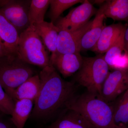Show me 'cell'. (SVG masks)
<instances>
[{"mask_svg":"<svg viewBox=\"0 0 128 128\" xmlns=\"http://www.w3.org/2000/svg\"><path fill=\"white\" fill-rule=\"evenodd\" d=\"M82 60L80 53H57L55 57L50 60V64L65 78L75 74L80 70Z\"/></svg>","mask_w":128,"mask_h":128,"instance_id":"cell-10","label":"cell"},{"mask_svg":"<svg viewBox=\"0 0 128 128\" xmlns=\"http://www.w3.org/2000/svg\"><path fill=\"white\" fill-rule=\"evenodd\" d=\"M93 2L96 4H100L102 5L104 3H105L106 1L105 0H94Z\"/></svg>","mask_w":128,"mask_h":128,"instance_id":"cell-27","label":"cell"},{"mask_svg":"<svg viewBox=\"0 0 128 128\" xmlns=\"http://www.w3.org/2000/svg\"><path fill=\"white\" fill-rule=\"evenodd\" d=\"M39 76L40 90L30 117L45 122L54 120L66 110V104L76 94L77 85L63 79L50 64Z\"/></svg>","mask_w":128,"mask_h":128,"instance_id":"cell-1","label":"cell"},{"mask_svg":"<svg viewBox=\"0 0 128 128\" xmlns=\"http://www.w3.org/2000/svg\"><path fill=\"white\" fill-rule=\"evenodd\" d=\"M125 26L121 23L105 26L92 51L99 54L106 53L119 38Z\"/></svg>","mask_w":128,"mask_h":128,"instance_id":"cell-14","label":"cell"},{"mask_svg":"<svg viewBox=\"0 0 128 128\" xmlns=\"http://www.w3.org/2000/svg\"><path fill=\"white\" fill-rule=\"evenodd\" d=\"M110 104L115 126H126L128 124V89Z\"/></svg>","mask_w":128,"mask_h":128,"instance_id":"cell-19","label":"cell"},{"mask_svg":"<svg viewBox=\"0 0 128 128\" xmlns=\"http://www.w3.org/2000/svg\"><path fill=\"white\" fill-rule=\"evenodd\" d=\"M15 102L6 92L0 82V112L5 115H11Z\"/></svg>","mask_w":128,"mask_h":128,"instance_id":"cell-23","label":"cell"},{"mask_svg":"<svg viewBox=\"0 0 128 128\" xmlns=\"http://www.w3.org/2000/svg\"><path fill=\"white\" fill-rule=\"evenodd\" d=\"M14 102L11 121L16 128H24L32 111L34 102L28 99H22Z\"/></svg>","mask_w":128,"mask_h":128,"instance_id":"cell-17","label":"cell"},{"mask_svg":"<svg viewBox=\"0 0 128 128\" xmlns=\"http://www.w3.org/2000/svg\"><path fill=\"white\" fill-rule=\"evenodd\" d=\"M41 82L39 75H34L8 93L14 102L22 99L34 101L39 94Z\"/></svg>","mask_w":128,"mask_h":128,"instance_id":"cell-16","label":"cell"},{"mask_svg":"<svg viewBox=\"0 0 128 128\" xmlns=\"http://www.w3.org/2000/svg\"><path fill=\"white\" fill-rule=\"evenodd\" d=\"M115 128H126V126H116Z\"/></svg>","mask_w":128,"mask_h":128,"instance_id":"cell-28","label":"cell"},{"mask_svg":"<svg viewBox=\"0 0 128 128\" xmlns=\"http://www.w3.org/2000/svg\"><path fill=\"white\" fill-rule=\"evenodd\" d=\"M97 10L89 1L84 0L80 5L72 9L64 17H60L54 24L60 30L74 31L86 25Z\"/></svg>","mask_w":128,"mask_h":128,"instance_id":"cell-6","label":"cell"},{"mask_svg":"<svg viewBox=\"0 0 128 128\" xmlns=\"http://www.w3.org/2000/svg\"><path fill=\"white\" fill-rule=\"evenodd\" d=\"M2 114V113H1V112H0V114Z\"/></svg>","mask_w":128,"mask_h":128,"instance_id":"cell-29","label":"cell"},{"mask_svg":"<svg viewBox=\"0 0 128 128\" xmlns=\"http://www.w3.org/2000/svg\"><path fill=\"white\" fill-rule=\"evenodd\" d=\"M104 14L114 20L128 21V0L106 1Z\"/></svg>","mask_w":128,"mask_h":128,"instance_id":"cell-18","label":"cell"},{"mask_svg":"<svg viewBox=\"0 0 128 128\" xmlns=\"http://www.w3.org/2000/svg\"><path fill=\"white\" fill-rule=\"evenodd\" d=\"M32 0H6L0 7V12L19 34L30 26L28 12Z\"/></svg>","mask_w":128,"mask_h":128,"instance_id":"cell-7","label":"cell"},{"mask_svg":"<svg viewBox=\"0 0 128 128\" xmlns=\"http://www.w3.org/2000/svg\"><path fill=\"white\" fill-rule=\"evenodd\" d=\"M50 0H32L31 1L28 16L30 25L43 22L44 16L50 6Z\"/></svg>","mask_w":128,"mask_h":128,"instance_id":"cell-20","label":"cell"},{"mask_svg":"<svg viewBox=\"0 0 128 128\" xmlns=\"http://www.w3.org/2000/svg\"><path fill=\"white\" fill-rule=\"evenodd\" d=\"M128 89V70H113L104 83L101 98L110 104Z\"/></svg>","mask_w":128,"mask_h":128,"instance_id":"cell-8","label":"cell"},{"mask_svg":"<svg viewBox=\"0 0 128 128\" xmlns=\"http://www.w3.org/2000/svg\"><path fill=\"white\" fill-rule=\"evenodd\" d=\"M48 128H96L78 112L66 109Z\"/></svg>","mask_w":128,"mask_h":128,"instance_id":"cell-12","label":"cell"},{"mask_svg":"<svg viewBox=\"0 0 128 128\" xmlns=\"http://www.w3.org/2000/svg\"><path fill=\"white\" fill-rule=\"evenodd\" d=\"M83 2L82 0H50L48 17L51 22L54 24L64 12L74 5L82 3Z\"/></svg>","mask_w":128,"mask_h":128,"instance_id":"cell-22","label":"cell"},{"mask_svg":"<svg viewBox=\"0 0 128 128\" xmlns=\"http://www.w3.org/2000/svg\"><path fill=\"white\" fill-rule=\"evenodd\" d=\"M82 58V66L75 74L73 82L101 98L102 86L110 72L109 66L101 54Z\"/></svg>","mask_w":128,"mask_h":128,"instance_id":"cell-3","label":"cell"},{"mask_svg":"<svg viewBox=\"0 0 128 128\" xmlns=\"http://www.w3.org/2000/svg\"><path fill=\"white\" fill-rule=\"evenodd\" d=\"M9 54H10V53H9L2 44L0 42V59Z\"/></svg>","mask_w":128,"mask_h":128,"instance_id":"cell-25","label":"cell"},{"mask_svg":"<svg viewBox=\"0 0 128 128\" xmlns=\"http://www.w3.org/2000/svg\"><path fill=\"white\" fill-rule=\"evenodd\" d=\"M105 2L97 10L90 28L82 37L80 43V51L92 50L98 41L105 26L104 24Z\"/></svg>","mask_w":128,"mask_h":128,"instance_id":"cell-11","label":"cell"},{"mask_svg":"<svg viewBox=\"0 0 128 128\" xmlns=\"http://www.w3.org/2000/svg\"><path fill=\"white\" fill-rule=\"evenodd\" d=\"M18 54L27 64L42 69L50 64V56L48 50L32 25L20 34Z\"/></svg>","mask_w":128,"mask_h":128,"instance_id":"cell-4","label":"cell"},{"mask_svg":"<svg viewBox=\"0 0 128 128\" xmlns=\"http://www.w3.org/2000/svg\"><path fill=\"white\" fill-rule=\"evenodd\" d=\"M92 20L78 30L74 31L60 30L57 43V53L58 54L80 53L81 41L85 34L89 30Z\"/></svg>","mask_w":128,"mask_h":128,"instance_id":"cell-9","label":"cell"},{"mask_svg":"<svg viewBox=\"0 0 128 128\" xmlns=\"http://www.w3.org/2000/svg\"><path fill=\"white\" fill-rule=\"evenodd\" d=\"M126 27V25L119 38L104 56V59L109 66L110 70L112 69L114 63L125 50L124 34Z\"/></svg>","mask_w":128,"mask_h":128,"instance_id":"cell-21","label":"cell"},{"mask_svg":"<svg viewBox=\"0 0 128 128\" xmlns=\"http://www.w3.org/2000/svg\"><path fill=\"white\" fill-rule=\"evenodd\" d=\"M4 114H0V128H16L10 119H6L4 118Z\"/></svg>","mask_w":128,"mask_h":128,"instance_id":"cell-24","label":"cell"},{"mask_svg":"<svg viewBox=\"0 0 128 128\" xmlns=\"http://www.w3.org/2000/svg\"><path fill=\"white\" fill-rule=\"evenodd\" d=\"M66 108L78 112L96 128L116 127L111 104L86 90L76 94L66 104Z\"/></svg>","mask_w":128,"mask_h":128,"instance_id":"cell-2","label":"cell"},{"mask_svg":"<svg viewBox=\"0 0 128 128\" xmlns=\"http://www.w3.org/2000/svg\"><path fill=\"white\" fill-rule=\"evenodd\" d=\"M34 75L30 65L18 54H10L0 59V82L8 94Z\"/></svg>","mask_w":128,"mask_h":128,"instance_id":"cell-5","label":"cell"},{"mask_svg":"<svg viewBox=\"0 0 128 128\" xmlns=\"http://www.w3.org/2000/svg\"><path fill=\"white\" fill-rule=\"evenodd\" d=\"M35 31L41 38L44 46L51 53L50 60L57 53V43L60 30L52 22L44 21L32 25Z\"/></svg>","mask_w":128,"mask_h":128,"instance_id":"cell-13","label":"cell"},{"mask_svg":"<svg viewBox=\"0 0 128 128\" xmlns=\"http://www.w3.org/2000/svg\"><path fill=\"white\" fill-rule=\"evenodd\" d=\"M124 42L125 50L128 52V26H127L124 32Z\"/></svg>","mask_w":128,"mask_h":128,"instance_id":"cell-26","label":"cell"},{"mask_svg":"<svg viewBox=\"0 0 128 128\" xmlns=\"http://www.w3.org/2000/svg\"><path fill=\"white\" fill-rule=\"evenodd\" d=\"M19 33L0 12V42L10 54H18Z\"/></svg>","mask_w":128,"mask_h":128,"instance_id":"cell-15","label":"cell"}]
</instances>
